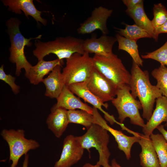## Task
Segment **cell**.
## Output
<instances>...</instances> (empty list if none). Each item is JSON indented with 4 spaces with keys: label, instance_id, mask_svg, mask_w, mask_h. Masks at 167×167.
Returning <instances> with one entry per match:
<instances>
[{
    "label": "cell",
    "instance_id": "7402d4cb",
    "mask_svg": "<svg viewBox=\"0 0 167 167\" xmlns=\"http://www.w3.org/2000/svg\"><path fill=\"white\" fill-rule=\"evenodd\" d=\"M125 12L135 24L146 30L154 38V28L145 12L143 0L134 8L126 9Z\"/></svg>",
    "mask_w": 167,
    "mask_h": 167
},
{
    "label": "cell",
    "instance_id": "9a60e30c",
    "mask_svg": "<svg viewBox=\"0 0 167 167\" xmlns=\"http://www.w3.org/2000/svg\"><path fill=\"white\" fill-rule=\"evenodd\" d=\"M3 5L8 7V10L16 14H20L23 11L25 16H32L38 23H41L45 26L47 24L46 19L41 15L42 11L38 10L33 3L32 0H2Z\"/></svg>",
    "mask_w": 167,
    "mask_h": 167
},
{
    "label": "cell",
    "instance_id": "f546056e",
    "mask_svg": "<svg viewBox=\"0 0 167 167\" xmlns=\"http://www.w3.org/2000/svg\"><path fill=\"white\" fill-rule=\"evenodd\" d=\"M0 79L9 85L14 94L19 93L20 87L15 83V78L10 74H6L4 71L3 65H2L0 68Z\"/></svg>",
    "mask_w": 167,
    "mask_h": 167
},
{
    "label": "cell",
    "instance_id": "2e32d148",
    "mask_svg": "<svg viewBox=\"0 0 167 167\" xmlns=\"http://www.w3.org/2000/svg\"><path fill=\"white\" fill-rule=\"evenodd\" d=\"M156 106L147 123L142 127V131L150 137L153 131L163 122L167 127V97L162 96L156 100Z\"/></svg>",
    "mask_w": 167,
    "mask_h": 167
},
{
    "label": "cell",
    "instance_id": "5b68a950",
    "mask_svg": "<svg viewBox=\"0 0 167 167\" xmlns=\"http://www.w3.org/2000/svg\"><path fill=\"white\" fill-rule=\"evenodd\" d=\"M92 58L93 66L111 81L117 89L129 84L131 73L117 55L113 53L108 57L94 55Z\"/></svg>",
    "mask_w": 167,
    "mask_h": 167
},
{
    "label": "cell",
    "instance_id": "30bf717a",
    "mask_svg": "<svg viewBox=\"0 0 167 167\" xmlns=\"http://www.w3.org/2000/svg\"><path fill=\"white\" fill-rule=\"evenodd\" d=\"M113 12L112 10L102 6L95 8L92 11L91 16L80 24L77 29L78 33L83 35L99 30L102 34H108L109 31L107 26V22Z\"/></svg>",
    "mask_w": 167,
    "mask_h": 167
},
{
    "label": "cell",
    "instance_id": "603a6c76",
    "mask_svg": "<svg viewBox=\"0 0 167 167\" xmlns=\"http://www.w3.org/2000/svg\"><path fill=\"white\" fill-rule=\"evenodd\" d=\"M118 43V49L126 52L133 59V61L139 66H142L143 61L139 54L137 41L127 39L117 33L115 35Z\"/></svg>",
    "mask_w": 167,
    "mask_h": 167
},
{
    "label": "cell",
    "instance_id": "4dcf8cb0",
    "mask_svg": "<svg viewBox=\"0 0 167 167\" xmlns=\"http://www.w3.org/2000/svg\"><path fill=\"white\" fill-rule=\"evenodd\" d=\"M162 33H167V21L162 25L154 28L153 39L156 41H158L159 34Z\"/></svg>",
    "mask_w": 167,
    "mask_h": 167
},
{
    "label": "cell",
    "instance_id": "e575fe53",
    "mask_svg": "<svg viewBox=\"0 0 167 167\" xmlns=\"http://www.w3.org/2000/svg\"><path fill=\"white\" fill-rule=\"evenodd\" d=\"M111 166L112 167H122L117 163L115 159L112 160Z\"/></svg>",
    "mask_w": 167,
    "mask_h": 167
},
{
    "label": "cell",
    "instance_id": "cb8c5ba5",
    "mask_svg": "<svg viewBox=\"0 0 167 167\" xmlns=\"http://www.w3.org/2000/svg\"><path fill=\"white\" fill-rule=\"evenodd\" d=\"M150 138L157 156L160 167H167V142L161 134H152Z\"/></svg>",
    "mask_w": 167,
    "mask_h": 167
},
{
    "label": "cell",
    "instance_id": "5bb4252c",
    "mask_svg": "<svg viewBox=\"0 0 167 167\" xmlns=\"http://www.w3.org/2000/svg\"><path fill=\"white\" fill-rule=\"evenodd\" d=\"M67 86L74 94L83 99L85 102L90 103L93 107L101 111L104 114L105 118L111 124L115 122L117 123L113 116L110 115L102 109V106L107 109L108 104L103 102L92 93L87 87L85 82L72 84Z\"/></svg>",
    "mask_w": 167,
    "mask_h": 167
},
{
    "label": "cell",
    "instance_id": "8992f818",
    "mask_svg": "<svg viewBox=\"0 0 167 167\" xmlns=\"http://www.w3.org/2000/svg\"><path fill=\"white\" fill-rule=\"evenodd\" d=\"M130 91L129 85L117 89L116 97L111 102L117 110L120 123L128 118L131 124L143 127L145 124L139 112V110L142 109L141 104L133 96Z\"/></svg>",
    "mask_w": 167,
    "mask_h": 167
},
{
    "label": "cell",
    "instance_id": "44dd1931",
    "mask_svg": "<svg viewBox=\"0 0 167 167\" xmlns=\"http://www.w3.org/2000/svg\"><path fill=\"white\" fill-rule=\"evenodd\" d=\"M63 60L58 58L50 61L44 59L38 61L37 63L31 67L27 77L31 84L37 85L42 82L44 77L48 74L58 65L62 66Z\"/></svg>",
    "mask_w": 167,
    "mask_h": 167
},
{
    "label": "cell",
    "instance_id": "d6986e66",
    "mask_svg": "<svg viewBox=\"0 0 167 167\" xmlns=\"http://www.w3.org/2000/svg\"><path fill=\"white\" fill-rule=\"evenodd\" d=\"M141 152L139 154L140 165L142 167H160L156 153L150 137L138 133Z\"/></svg>",
    "mask_w": 167,
    "mask_h": 167
},
{
    "label": "cell",
    "instance_id": "8fae6325",
    "mask_svg": "<svg viewBox=\"0 0 167 167\" xmlns=\"http://www.w3.org/2000/svg\"><path fill=\"white\" fill-rule=\"evenodd\" d=\"M92 114L94 116L95 123L97 124L109 132L114 137L117 143L118 148L125 153L126 159L129 160L131 157V150L133 145L138 142L139 138L138 133L131 131L134 135L129 136L125 135L120 131L115 130L107 124L106 121L102 117L98 109L93 107Z\"/></svg>",
    "mask_w": 167,
    "mask_h": 167
},
{
    "label": "cell",
    "instance_id": "52a82bcc",
    "mask_svg": "<svg viewBox=\"0 0 167 167\" xmlns=\"http://www.w3.org/2000/svg\"><path fill=\"white\" fill-rule=\"evenodd\" d=\"M93 67V58L90 56L89 53L74 54L66 59V66L62 72L65 85L85 82Z\"/></svg>",
    "mask_w": 167,
    "mask_h": 167
},
{
    "label": "cell",
    "instance_id": "1f68e13d",
    "mask_svg": "<svg viewBox=\"0 0 167 167\" xmlns=\"http://www.w3.org/2000/svg\"><path fill=\"white\" fill-rule=\"evenodd\" d=\"M142 1V0H122L123 3L127 7V9L129 10L134 8Z\"/></svg>",
    "mask_w": 167,
    "mask_h": 167
},
{
    "label": "cell",
    "instance_id": "7a4b0ae2",
    "mask_svg": "<svg viewBox=\"0 0 167 167\" xmlns=\"http://www.w3.org/2000/svg\"><path fill=\"white\" fill-rule=\"evenodd\" d=\"M21 21L17 18H11L6 22L7 32L9 34L11 46L9 49L10 56L9 59L12 63L15 64V74L20 75L21 70H25V76L27 78L32 65L28 61L25 57L24 49L25 46H31L32 45V40L41 39L42 35H39L35 38H27L21 33L19 29Z\"/></svg>",
    "mask_w": 167,
    "mask_h": 167
},
{
    "label": "cell",
    "instance_id": "9c48e42d",
    "mask_svg": "<svg viewBox=\"0 0 167 167\" xmlns=\"http://www.w3.org/2000/svg\"><path fill=\"white\" fill-rule=\"evenodd\" d=\"M85 82L89 90L104 103L111 101L116 96L115 86L94 66Z\"/></svg>",
    "mask_w": 167,
    "mask_h": 167
},
{
    "label": "cell",
    "instance_id": "ac0fdd59",
    "mask_svg": "<svg viewBox=\"0 0 167 167\" xmlns=\"http://www.w3.org/2000/svg\"><path fill=\"white\" fill-rule=\"evenodd\" d=\"M46 123L48 128L55 136L57 138H60L69 123L67 110L61 108L51 109Z\"/></svg>",
    "mask_w": 167,
    "mask_h": 167
},
{
    "label": "cell",
    "instance_id": "3957f363",
    "mask_svg": "<svg viewBox=\"0 0 167 167\" xmlns=\"http://www.w3.org/2000/svg\"><path fill=\"white\" fill-rule=\"evenodd\" d=\"M84 40L68 36L58 37L52 41L44 42L39 39L35 41V49L33 50L34 55L38 61L51 54L56 55L60 60L68 59L73 54L84 53L83 48Z\"/></svg>",
    "mask_w": 167,
    "mask_h": 167
},
{
    "label": "cell",
    "instance_id": "d4e9b609",
    "mask_svg": "<svg viewBox=\"0 0 167 167\" xmlns=\"http://www.w3.org/2000/svg\"><path fill=\"white\" fill-rule=\"evenodd\" d=\"M69 123L79 124L85 126L87 129L95 123L94 118L93 114L82 110H67Z\"/></svg>",
    "mask_w": 167,
    "mask_h": 167
},
{
    "label": "cell",
    "instance_id": "f1b7e54d",
    "mask_svg": "<svg viewBox=\"0 0 167 167\" xmlns=\"http://www.w3.org/2000/svg\"><path fill=\"white\" fill-rule=\"evenodd\" d=\"M141 56L143 58L154 60L159 62L161 65L167 66V41L156 50Z\"/></svg>",
    "mask_w": 167,
    "mask_h": 167
},
{
    "label": "cell",
    "instance_id": "4fadbf2b",
    "mask_svg": "<svg viewBox=\"0 0 167 167\" xmlns=\"http://www.w3.org/2000/svg\"><path fill=\"white\" fill-rule=\"evenodd\" d=\"M117 41L116 37L102 34L99 38L93 35L84 40L83 48L84 52L95 55L108 57L113 53V46Z\"/></svg>",
    "mask_w": 167,
    "mask_h": 167
},
{
    "label": "cell",
    "instance_id": "277c9868",
    "mask_svg": "<svg viewBox=\"0 0 167 167\" xmlns=\"http://www.w3.org/2000/svg\"><path fill=\"white\" fill-rule=\"evenodd\" d=\"M108 132L99 125L94 123L83 135L75 136L77 142L84 149L90 152V149L93 148L97 150L99 158L96 164L103 167H112L109 164L110 153L108 147L109 138Z\"/></svg>",
    "mask_w": 167,
    "mask_h": 167
},
{
    "label": "cell",
    "instance_id": "d590c367",
    "mask_svg": "<svg viewBox=\"0 0 167 167\" xmlns=\"http://www.w3.org/2000/svg\"><path fill=\"white\" fill-rule=\"evenodd\" d=\"M101 166L96 164L95 165H92L89 163H86L82 167H100Z\"/></svg>",
    "mask_w": 167,
    "mask_h": 167
},
{
    "label": "cell",
    "instance_id": "836d02e7",
    "mask_svg": "<svg viewBox=\"0 0 167 167\" xmlns=\"http://www.w3.org/2000/svg\"><path fill=\"white\" fill-rule=\"evenodd\" d=\"M24 158L23 163V165L22 167H28V164L29 163V155L28 154L24 155Z\"/></svg>",
    "mask_w": 167,
    "mask_h": 167
},
{
    "label": "cell",
    "instance_id": "7c38bea8",
    "mask_svg": "<svg viewBox=\"0 0 167 167\" xmlns=\"http://www.w3.org/2000/svg\"><path fill=\"white\" fill-rule=\"evenodd\" d=\"M84 151L75 136L68 135L64 139L60 158L55 162L54 167H71L81 159Z\"/></svg>",
    "mask_w": 167,
    "mask_h": 167
},
{
    "label": "cell",
    "instance_id": "484cf974",
    "mask_svg": "<svg viewBox=\"0 0 167 167\" xmlns=\"http://www.w3.org/2000/svg\"><path fill=\"white\" fill-rule=\"evenodd\" d=\"M124 29L115 28L116 32L121 36L127 39L137 41L138 39L144 38H152L151 36L145 30L135 24L129 25L124 23Z\"/></svg>",
    "mask_w": 167,
    "mask_h": 167
},
{
    "label": "cell",
    "instance_id": "4316f807",
    "mask_svg": "<svg viewBox=\"0 0 167 167\" xmlns=\"http://www.w3.org/2000/svg\"><path fill=\"white\" fill-rule=\"evenodd\" d=\"M152 76L156 80V87L162 92V95L167 97V67L160 65L151 72Z\"/></svg>",
    "mask_w": 167,
    "mask_h": 167
},
{
    "label": "cell",
    "instance_id": "e0dca14e",
    "mask_svg": "<svg viewBox=\"0 0 167 167\" xmlns=\"http://www.w3.org/2000/svg\"><path fill=\"white\" fill-rule=\"evenodd\" d=\"M56 99V104L51 109L59 108L68 110L79 109L92 114L93 108L83 102L79 97L76 96L67 86H64L61 94Z\"/></svg>",
    "mask_w": 167,
    "mask_h": 167
},
{
    "label": "cell",
    "instance_id": "ffe728a7",
    "mask_svg": "<svg viewBox=\"0 0 167 167\" xmlns=\"http://www.w3.org/2000/svg\"><path fill=\"white\" fill-rule=\"evenodd\" d=\"M61 66H57L42 81L46 88L45 95L51 98L57 99L65 85L61 72Z\"/></svg>",
    "mask_w": 167,
    "mask_h": 167
},
{
    "label": "cell",
    "instance_id": "83f0119b",
    "mask_svg": "<svg viewBox=\"0 0 167 167\" xmlns=\"http://www.w3.org/2000/svg\"><path fill=\"white\" fill-rule=\"evenodd\" d=\"M153 18L151 20L154 28L167 21V10L161 3L154 4L153 8Z\"/></svg>",
    "mask_w": 167,
    "mask_h": 167
},
{
    "label": "cell",
    "instance_id": "ba28073f",
    "mask_svg": "<svg viewBox=\"0 0 167 167\" xmlns=\"http://www.w3.org/2000/svg\"><path fill=\"white\" fill-rule=\"evenodd\" d=\"M2 137L7 143L9 147V161L12 162L11 167H16L21 157L31 150L40 146L39 143L32 139L25 137V131L23 129H3L1 131Z\"/></svg>",
    "mask_w": 167,
    "mask_h": 167
},
{
    "label": "cell",
    "instance_id": "6da1fadb",
    "mask_svg": "<svg viewBox=\"0 0 167 167\" xmlns=\"http://www.w3.org/2000/svg\"><path fill=\"white\" fill-rule=\"evenodd\" d=\"M131 74L129 85L131 93L135 99L138 97L142 107V117L148 121L152 113L156 99L162 96V92L150 83L148 71H143L133 61Z\"/></svg>",
    "mask_w": 167,
    "mask_h": 167
},
{
    "label": "cell",
    "instance_id": "d6a6232c",
    "mask_svg": "<svg viewBox=\"0 0 167 167\" xmlns=\"http://www.w3.org/2000/svg\"><path fill=\"white\" fill-rule=\"evenodd\" d=\"M156 128L162 135L167 142V131L165 129L164 126L161 124L158 126Z\"/></svg>",
    "mask_w": 167,
    "mask_h": 167
}]
</instances>
